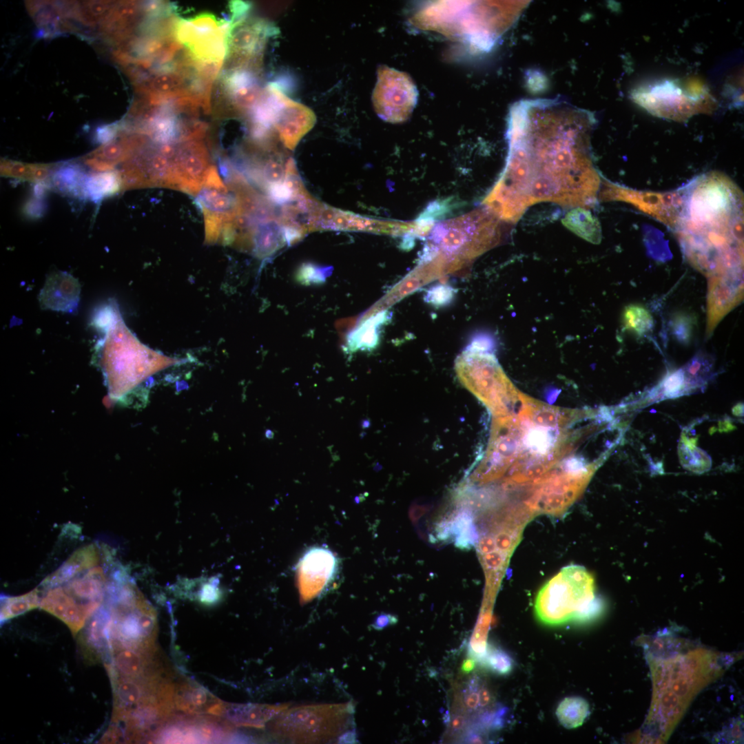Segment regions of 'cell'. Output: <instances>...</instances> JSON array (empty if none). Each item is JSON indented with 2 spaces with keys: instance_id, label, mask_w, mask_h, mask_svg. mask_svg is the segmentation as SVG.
Listing matches in <instances>:
<instances>
[{
  "instance_id": "30",
  "label": "cell",
  "mask_w": 744,
  "mask_h": 744,
  "mask_svg": "<svg viewBox=\"0 0 744 744\" xmlns=\"http://www.w3.org/2000/svg\"><path fill=\"white\" fill-rule=\"evenodd\" d=\"M622 322L626 330L642 336L653 327V318L643 306L632 304L627 306L622 314Z\"/></svg>"
},
{
  "instance_id": "32",
  "label": "cell",
  "mask_w": 744,
  "mask_h": 744,
  "mask_svg": "<svg viewBox=\"0 0 744 744\" xmlns=\"http://www.w3.org/2000/svg\"><path fill=\"white\" fill-rule=\"evenodd\" d=\"M712 368V362L708 356L697 353L683 368L687 387L702 385L707 380Z\"/></svg>"
},
{
  "instance_id": "41",
  "label": "cell",
  "mask_w": 744,
  "mask_h": 744,
  "mask_svg": "<svg viewBox=\"0 0 744 744\" xmlns=\"http://www.w3.org/2000/svg\"><path fill=\"white\" fill-rule=\"evenodd\" d=\"M45 209V205L42 197L34 196L30 199L24 207V212L31 218L41 217Z\"/></svg>"
},
{
  "instance_id": "10",
  "label": "cell",
  "mask_w": 744,
  "mask_h": 744,
  "mask_svg": "<svg viewBox=\"0 0 744 744\" xmlns=\"http://www.w3.org/2000/svg\"><path fill=\"white\" fill-rule=\"evenodd\" d=\"M272 128L285 147L293 150L314 126L316 116L307 106L287 96L276 83L269 84Z\"/></svg>"
},
{
  "instance_id": "15",
  "label": "cell",
  "mask_w": 744,
  "mask_h": 744,
  "mask_svg": "<svg viewBox=\"0 0 744 744\" xmlns=\"http://www.w3.org/2000/svg\"><path fill=\"white\" fill-rule=\"evenodd\" d=\"M40 607L62 620L72 632L76 633L99 606L96 602L79 603L60 585L48 588L41 600Z\"/></svg>"
},
{
  "instance_id": "13",
  "label": "cell",
  "mask_w": 744,
  "mask_h": 744,
  "mask_svg": "<svg viewBox=\"0 0 744 744\" xmlns=\"http://www.w3.org/2000/svg\"><path fill=\"white\" fill-rule=\"evenodd\" d=\"M172 161L177 187L191 194L198 193L211 167L207 148L201 140L176 143Z\"/></svg>"
},
{
  "instance_id": "19",
  "label": "cell",
  "mask_w": 744,
  "mask_h": 744,
  "mask_svg": "<svg viewBox=\"0 0 744 744\" xmlns=\"http://www.w3.org/2000/svg\"><path fill=\"white\" fill-rule=\"evenodd\" d=\"M174 708L188 714L221 716L225 703L200 685L189 682L174 685Z\"/></svg>"
},
{
  "instance_id": "3",
  "label": "cell",
  "mask_w": 744,
  "mask_h": 744,
  "mask_svg": "<svg viewBox=\"0 0 744 744\" xmlns=\"http://www.w3.org/2000/svg\"><path fill=\"white\" fill-rule=\"evenodd\" d=\"M715 654L704 650L663 661L650 662L654 695L648 722L667 736L694 694L718 675L721 669Z\"/></svg>"
},
{
  "instance_id": "18",
  "label": "cell",
  "mask_w": 744,
  "mask_h": 744,
  "mask_svg": "<svg viewBox=\"0 0 744 744\" xmlns=\"http://www.w3.org/2000/svg\"><path fill=\"white\" fill-rule=\"evenodd\" d=\"M142 145L137 134H122L119 139L104 143L84 158V163L96 172L113 171L139 151Z\"/></svg>"
},
{
  "instance_id": "22",
  "label": "cell",
  "mask_w": 744,
  "mask_h": 744,
  "mask_svg": "<svg viewBox=\"0 0 744 744\" xmlns=\"http://www.w3.org/2000/svg\"><path fill=\"white\" fill-rule=\"evenodd\" d=\"M109 581L106 570L96 566L65 583L64 588L81 603L103 602Z\"/></svg>"
},
{
  "instance_id": "37",
  "label": "cell",
  "mask_w": 744,
  "mask_h": 744,
  "mask_svg": "<svg viewBox=\"0 0 744 744\" xmlns=\"http://www.w3.org/2000/svg\"><path fill=\"white\" fill-rule=\"evenodd\" d=\"M693 318L686 313L676 314L671 322V328L673 335L681 342L687 343L690 341L693 329Z\"/></svg>"
},
{
  "instance_id": "34",
  "label": "cell",
  "mask_w": 744,
  "mask_h": 744,
  "mask_svg": "<svg viewBox=\"0 0 744 744\" xmlns=\"http://www.w3.org/2000/svg\"><path fill=\"white\" fill-rule=\"evenodd\" d=\"M454 530L459 533L457 539L459 547H469L473 545L477 539L476 530L470 514L464 512L457 517L454 524Z\"/></svg>"
},
{
  "instance_id": "16",
  "label": "cell",
  "mask_w": 744,
  "mask_h": 744,
  "mask_svg": "<svg viewBox=\"0 0 744 744\" xmlns=\"http://www.w3.org/2000/svg\"><path fill=\"white\" fill-rule=\"evenodd\" d=\"M80 285L70 273L54 271L47 277L39 294V302L43 309L72 312L77 308L80 296Z\"/></svg>"
},
{
  "instance_id": "20",
  "label": "cell",
  "mask_w": 744,
  "mask_h": 744,
  "mask_svg": "<svg viewBox=\"0 0 744 744\" xmlns=\"http://www.w3.org/2000/svg\"><path fill=\"white\" fill-rule=\"evenodd\" d=\"M103 547L90 544L75 551L56 570L41 583L44 588L63 585L76 576L98 566Z\"/></svg>"
},
{
  "instance_id": "43",
  "label": "cell",
  "mask_w": 744,
  "mask_h": 744,
  "mask_svg": "<svg viewBox=\"0 0 744 744\" xmlns=\"http://www.w3.org/2000/svg\"><path fill=\"white\" fill-rule=\"evenodd\" d=\"M484 561L488 568L497 569L503 564L504 557L500 552L494 550L484 555Z\"/></svg>"
},
{
  "instance_id": "38",
  "label": "cell",
  "mask_w": 744,
  "mask_h": 744,
  "mask_svg": "<svg viewBox=\"0 0 744 744\" xmlns=\"http://www.w3.org/2000/svg\"><path fill=\"white\" fill-rule=\"evenodd\" d=\"M455 290L450 285H437L429 288L424 295L426 302L436 307L445 306L452 301Z\"/></svg>"
},
{
  "instance_id": "2",
  "label": "cell",
  "mask_w": 744,
  "mask_h": 744,
  "mask_svg": "<svg viewBox=\"0 0 744 744\" xmlns=\"http://www.w3.org/2000/svg\"><path fill=\"white\" fill-rule=\"evenodd\" d=\"M675 228L688 261L708 278L743 271V197L727 176L710 172L676 192Z\"/></svg>"
},
{
  "instance_id": "44",
  "label": "cell",
  "mask_w": 744,
  "mask_h": 744,
  "mask_svg": "<svg viewBox=\"0 0 744 744\" xmlns=\"http://www.w3.org/2000/svg\"><path fill=\"white\" fill-rule=\"evenodd\" d=\"M495 543L497 548L502 552H506L512 546L513 537L508 533L501 532L495 536Z\"/></svg>"
},
{
  "instance_id": "11",
  "label": "cell",
  "mask_w": 744,
  "mask_h": 744,
  "mask_svg": "<svg viewBox=\"0 0 744 744\" xmlns=\"http://www.w3.org/2000/svg\"><path fill=\"white\" fill-rule=\"evenodd\" d=\"M339 559L331 550L322 546L309 548L296 565L298 588L302 603L324 594L335 580Z\"/></svg>"
},
{
  "instance_id": "12",
  "label": "cell",
  "mask_w": 744,
  "mask_h": 744,
  "mask_svg": "<svg viewBox=\"0 0 744 744\" xmlns=\"http://www.w3.org/2000/svg\"><path fill=\"white\" fill-rule=\"evenodd\" d=\"M675 81H664L635 92V101L658 116L672 119L686 118L698 112L696 96L684 93Z\"/></svg>"
},
{
  "instance_id": "4",
  "label": "cell",
  "mask_w": 744,
  "mask_h": 744,
  "mask_svg": "<svg viewBox=\"0 0 744 744\" xmlns=\"http://www.w3.org/2000/svg\"><path fill=\"white\" fill-rule=\"evenodd\" d=\"M99 326L106 334L99 347L100 364L112 393H125L152 373L173 364L143 345L125 327L118 311L110 306L100 313Z\"/></svg>"
},
{
  "instance_id": "35",
  "label": "cell",
  "mask_w": 744,
  "mask_h": 744,
  "mask_svg": "<svg viewBox=\"0 0 744 744\" xmlns=\"http://www.w3.org/2000/svg\"><path fill=\"white\" fill-rule=\"evenodd\" d=\"M484 661L490 670L499 675H507L513 669L514 661L502 650H493L487 653Z\"/></svg>"
},
{
  "instance_id": "40",
  "label": "cell",
  "mask_w": 744,
  "mask_h": 744,
  "mask_svg": "<svg viewBox=\"0 0 744 744\" xmlns=\"http://www.w3.org/2000/svg\"><path fill=\"white\" fill-rule=\"evenodd\" d=\"M477 681L471 680L464 692V700L467 708L471 710H476L479 706V690Z\"/></svg>"
},
{
  "instance_id": "27",
  "label": "cell",
  "mask_w": 744,
  "mask_h": 744,
  "mask_svg": "<svg viewBox=\"0 0 744 744\" xmlns=\"http://www.w3.org/2000/svg\"><path fill=\"white\" fill-rule=\"evenodd\" d=\"M122 189L119 172L113 170L88 175L84 187V196L98 203Z\"/></svg>"
},
{
  "instance_id": "24",
  "label": "cell",
  "mask_w": 744,
  "mask_h": 744,
  "mask_svg": "<svg viewBox=\"0 0 744 744\" xmlns=\"http://www.w3.org/2000/svg\"><path fill=\"white\" fill-rule=\"evenodd\" d=\"M87 176L79 164L65 163L54 170L52 185L64 194L85 198L84 187Z\"/></svg>"
},
{
  "instance_id": "46",
  "label": "cell",
  "mask_w": 744,
  "mask_h": 744,
  "mask_svg": "<svg viewBox=\"0 0 744 744\" xmlns=\"http://www.w3.org/2000/svg\"><path fill=\"white\" fill-rule=\"evenodd\" d=\"M479 706L485 707L490 701V694L488 689L482 688L479 690Z\"/></svg>"
},
{
  "instance_id": "36",
  "label": "cell",
  "mask_w": 744,
  "mask_h": 744,
  "mask_svg": "<svg viewBox=\"0 0 744 744\" xmlns=\"http://www.w3.org/2000/svg\"><path fill=\"white\" fill-rule=\"evenodd\" d=\"M664 395L668 397H677L687 388L683 369L669 373L661 384Z\"/></svg>"
},
{
  "instance_id": "23",
  "label": "cell",
  "mask_w": 744,
  "mask_h": 744,
  "mask_svg": "<svg viewBox=\"0 0 744 744\" xmlns=\"http://www.w3.org/2000/svg\"><path fill=\"white\" fill-rule=\"evenodd\" d=\"M114 658V668L117 670L119 677L142 678L160 674L156 671L147 670L150 665V656L154 653L141 650L121 648Z\"/></svg>"
},
{
  "instance_id": "25",
  "label": "cell",
  "mask_w": 744,
  "mask_h": 744,
  "mask_svg": "<svg viewBox=\"0 0 744 744\" xmlns=\"http://www.w3.org/2000/svg\"><path fill=\"white\" fill-rule=\"evenodd\" d=\"M564 225L576 235L594 244L601 240V229L598 220L583 207L571 209L562 220Z\"/></svg>"
},
{
  "instance_id": "47",
  "label": "cell",
  "mask_w": 744,
  "mask_h": 744,
  "mask_svg": "<svg viewBox=\"0 0 744 744\" xmlns=\"http://www.w3.org/2000/svg\"><path fill=\"white\" fill-rule=\"evenodd\" d=\"M465 723V718L461 715L455 716L451 721V728L453 730H459L462 728Z\"/></svg>"
},
{
  "instance_id": "9",
  "label": "cell",
  "mask_w": 744,
  "mask_h": 744,
  "mask_svg": "<svg viewBox=\"0 0 744 744\" xmlns=\"http://www.w3.org/2000/svg\"><path fill=\"white\" fill-rule=\"evenodd\" d=\"M231 21H218L213 15L201 14L191 19H178L175 36L195 61L223 63L227 52V38Z\"/></svg>"
},
{
  "instance_id": "50",
  "label": "cell",
  "mask_w": 744,
  "mask_h": 744,
  "mask_svg": "<svg viewBox=\"0 0 744 744\" xmlns=\"http://www.w3.org/2000/svg\"><path fill=\"white\" fill-rule=\"evenodd\" d=\"M466 741L468 743H482L483 739L479 734L471 733L468 735Z\"/></svg>"
},
{
  "instance_id": "45",
  "label": "cell",
  "mask_w": 744,
  "mask_h": 744,
  "mask_svg": "<svg viewBox=\"0 0 744 744\" xmlns=\"http://www.w3.org/2000/svg\"><path fill=\"white\" fill-rule=\"evenodd\" d=\"M478 548L482 554L494 551L496 548L495 539L490 536L484 537L479 541Z\"/></svg>"
},
{
  "instance_id": "7",
  "label": "cell",
  "mask_w": 744,
  "mask_h": 744,
  "mask_svg": "<svg viewBox=\"0 0 744 744\" xmlns=\"http://www.w3.org/2000/svg\"><path fill=\"white\" fill-rule=\"evenodd\" d=\"M595 598L590 575L581 566L570 565L540 589L535 600V613L545 624H564L572 621Z\"/></svg>"
},
{
  "instance_id": "48",
  "label": "cell",
  "mask_w": 744,
  "mask_h": 744,
  "mask_svg": "<svg viewBox=\"0 0 744 744\" xmlns=\"http://www.w3.org/2000/svg\"><path fill=\"white\" fill-rule=\"evenodd\" d=\"M355 734L353 731L344 732L339 736V743H353L355 741Z\"/></svg>"
},
{
  "instance_id": "28",
  "label": "cell",
  "mask_w": 744,
  "mask_h": 744,
  "mask_svg": "<svg viewBox=\"0 0 744 744\" xmlns=\"http://www.w3.org/2000/svg\"><path fill=\"white\" fill-rule=\"evenodd\" d=\"M590 714L588 703L579 696L564 699L556 710L559 723L567 729L581 726Z\"/></svg>"
},
{
  "instance_id": "8",
  "label": "cell",
  "mask_w": 744,
  "mask_h": 744,
  "mask_svg": "<svg viewBox=\"0 0 744 744\" xmlns=\"http://www.w3.org/2000/svg\"><path fill=\"white\" fill-rule=\"evenodd\" d=\"M493 214L478 211L455 220L437 224L429 236L428 257L442 250L447 254L464 251L471 259L497 244L499 227Z\"/></svg>"
},
{
  "instance_id": "49",
  "label": "cell",
  "mask_w": 744,
  "mask_h": 744,
  "mask_svg": "<svg viewBox=\"0 0 744 744\" xmlns=\"http://www.w3.org/2000/svg\"><path fill=\"white\" fill-rule=\"evenodd\" d=\"M475 667V661L472 659H465L461 666V670L464 673H468Z\"/></svg>"
},
{
  "instance_id": "21",
  "label": "cell",
  "mask_w": 744,
  "mask_h": 744,
  "mask_svg": "<svg viewBox=\"0 0 744 744\" xmlns=\"http://www.w3.org/2000/svg\"><path fill=\"white\" fill-rule=\"evenodd\" d=\"M289 705L290 703H287L279 705L225 703L221 716L237 726L262 728Z\"/></svg>"
},
{
  "instance_id": "1",
  "label": "cell",
  "mask_w": 744,
  "mask_h": 744,
  "mask_svg": "<svg viewBox=\"0 0 744 744\" xmlns=\"http://www.w3.org/2000/svg\"><path fill=\"white\" fill-rule=\"evenodd\" d=\"M595 123L592 113L559 98L515 103L506 167L487 196L490 205L511 222L538 202L592 205L599 183L591 157Z\"/></svg>"
},
{
  "instance_id": "31",
  "label": "cell",
  "mask_w": 744,
  "mask_h": 744,
  "mask_svg": "<svg viewBox=\"0 0 744 744\" xmlns=\"http://www.w3.org/2000/svg\"><path fill=\"white\" fill-rule=\"evenodd\" d=\"M280 225L269 220L258 225L254 231L255 249L259 256H265L273 251L281 238Z\"/></svg>"
},
{
  "instance_id": "39",
  "label": "cell",
  "mask_w": 744,
  "mask_h": 744,
  "mask_svg": "<svg viewBox=\"0 0 744 744\" xmlns=\"http://www.w3.org/2000/svg\"><path fill=\"white\" fill-rule=\"evenodd\" d=\"M493 347L494 342L490 335L479 334L473 337L466 349L492 353Z\"/></svg>"
},
{
  "instance_id": "26",
  "label": "cell",
  "mask_w": 744,
  "mask_h": 744,
  "mask_svg": "<svg viewBox=\"0 0 744 744\" xmlns=\"http://www.w3.org/2000/svg\"><path fill=\"white\" fill-rule=\"evenodd\" d=\"M53 169V165L50 164H28L6 159L1 161V176L36 184L47 183L51 178Z\"/></svg>"
},
{
  "instance_id": "42",
  "label": "cell",
  "mask_w": 744,
  "mask_h": 744,
  "mask_svg": "<svg viewBox=\"0 0 744 744\" xmlns=\"http://www.w3.org/2000/svg\"><path fill=\"white\" fill-rule=\"evenodd\" d=\"M397 621V619L395 616L388 613H380L375 617L371 626L375 630H380L389 626L395 624Z\"/></svg>"
},
{
  "instance_id": "33",
  "label": "cell",
  "mask_w": 744,
  "mask_h": 744,
  "mask_svg": "<svg viewBox=\"0 0 744 744\" xmlns=\"http://www.w3.org/2000/svg\"><path fill=\"white\" fill-rule=\"evenodd\" d=\"M116 3L104 1H85L81 3L79 13L83 20L88 23H96L106 19L112 12Z\"/></svg>"
},
{
  "instance_id": "5",
  "label": "cell",
  "mask_w": 744,
  "mask_h": 744,
  "mask_svg": "<svg viewBox=\"0 0 744 744\" xmlns=\"http://www.w3.org/2000/svg\"><path fill=\"white\" fill-rule=\"evenodd\" d=\"M455 371L460 382L493 417L510 414L521 402L523 393L511 382L491 352L466 349L456 360Z\"/></svg>"
},
{
  "instance_id": "17",
  "label": "cell",
  "mask_w": 744,
  "mask_h": 744,
  "mask_svg": "<svg viewBox=\"0 0 744 744\" xmlns=\"http://www.w3.org/2000/svg\"><path fill=\"white\" fill-rule=\"evenodd\" d=\"M402 74L386 67L378 70L373 102L378 114L387 121L402 119Z\"/></svg>"
},
{
  "instance_id": "14",
  "label": "cell",
  "mask_w": 744,
  "mask_h": 744,
  "mask_svg": "<svg viewBox=\"0 0 744 744\" xmlns=\"http://www.w3.org/2000/svg\"><path fill=\"white\" fill-rule=\"evenodd\" d=\"M743 276H713L708 280L707 321L709 337L719 322L743 300Z\"/></svg>"
},
{
  "instance_id": "29",
  "label": "cell",
  "mask_w": 744,
  "mask_h": 744,
  "mask_svg": "<svg viewBox=\"0 0 744 744\" xmlns=\"http://www.w3.org/2000/svg\"><path fill=\"white\" fill-rule=\"evenodd\" d=\"M39 590H33L17 597L3 596L1 598V623L21 615L40 605Z\"/></svg>"
},
{
  "instance_id": "6",
  "label": "cell",
  "mask_w": 744,
  "mask_h": 744,
  "mask_svg": "<svg viewBox=\"0 0 744 744\" xmlns=\"http://www.w3.org/2000/svg\"><path fill=\"white\" fill-rule=\"evenodd\" d=\"M352 710L349 703L288 707L273 718L269 729L276 738L293 743H329L346 732Z\"/></svg>"
}]
</instances>
